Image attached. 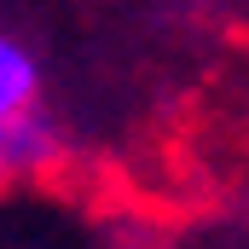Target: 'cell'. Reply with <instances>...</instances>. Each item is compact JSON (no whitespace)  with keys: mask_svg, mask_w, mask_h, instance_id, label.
Listing matches in <instances>:
<instances>
[{"mask_svg":"<svg viewBox=\"0 0 249 249\" xmlns=\"http://www.w3.org/2000/svg\"><path fill=\"white\" fill-rule=\"evenodd\" d=\"M58 157H64V127L53 110H41V99L0 127V180H35L58 168Z\"/></svg>","mask_w":249,"mask_h":249,"instance_id":"cell-1","label":"cell"},{"mask_svg":"<svg viewBox=\"0 0 249 249\" xmlns=\"http://www.w3.org/2000/svg\"><path fill=\"white\" fill-rule=\"evenodd\" d=\"M35 99H41V58L12 29H0V127L18 110H29Z\"/></svg>","mask_w":249,"mask_h":249,"instance_id":"cell-2","label":"cell"}]
</instances>
